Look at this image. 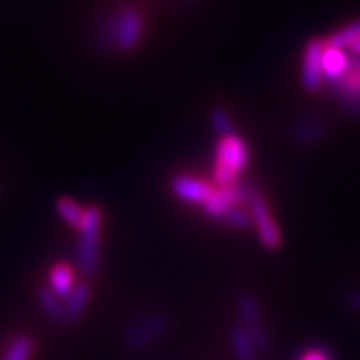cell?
Listing matches in <instances>:
<instances>
[{
  "instance_id": "cell-1",
  "label": "cell",
  "mask_w": 360,
  "mask_h": 360,
  "mask_svg": "<svg viewBox=\"0 0 360 360\" xmlns=\"http://www.w3.org/2000/svg\"><path fill=\"white\" fill-rule=\"evenodd\" d=\"M250 164V147L239 133L219 138L214 155L215 188H226L239 182V175Z\"/></svg>"
},
{
  "instance_id": "cell-2",
  "label": "cell",
  "mask_w": 360,
  "mask_h": 360,
  "mask_svg": "<svg viewBox=\"0 0 360 360\" xmlns=\"http://www.w3.org/2000/svg\"><path fill=\"white\" fill-rule=\"evenodd\" d=\"M101 232H103V212L96 204L86 206L76 247L77 270L85 278L94 276L98 269H100Z\"/></svg>"
},
{
  "instance_id": "cell-3",
  "label": "cell",
  "mask_w": 360,
  "mask_h": 360,
  "mask_svg": "<svg viewBox=\"0 0 360 360\" xmlns=\"http://www.w3.org/2000/svg\"><path fill=\"white\" fill-rule=\"evenodd\" d=\"M171 329V318L166 313H149L134 320L124 333V347L131 353H142L164 338Z\"/></svg>"
},
{
  "instance_id": "cell-4",
  "label": "cell",
  "mask_w": 360,
  "mask_h": 360,
  "mask_svg": "<svg viewBox=\"0 0 360 360\" xmlns=\"http://www.w3.org/2000/svg\"><path fill=\"white\" fill-rule=\"evenodd\" d=\"M236 313L241 320V326L248 331V335L254 340V346L259 353H266L272 346V337L270 331L266 329L263 311L257 302V296L252 290H239L236 294Z\"/></svg>"
},
{
  "instance_id": "cell-5",
  "label": "cell",
  "mask_w": 360,
  "mask_h": 360,
  "mask_svg": "<svg viewBox=\"0 0 360 360\" xmlns=\"http://www.w3.org/2000/svg\"><path fill=\"white\" fill-rule=\"evenodd\" d=\"M326 85L340 110L353 118H360V56L349 59V67L344 76Z\"/></svg>"
},
{
  "instance_id": "cell-6",
  "label": "cell",
  "mask_w": 360,
  "mask_h": 360,
  "mask_svg": "<svg viewBox=\"0 0 360 360\" xmlns=\"http://www.w3.org/2000/svg\"><path fill=\"white\" fill-rule=\"evenodd\" d=\"M247 206L250 210L252 219H254V228H256L261 245L266 250H280L281 245H283V236H281L280 228H278V223H276L272 214H270L269 202L259 193L257 188L252 191Z\"/></svg>"
},
{
  "instance_id": "cell-7",
  "label": "cell",
  "mask_w": 360,
  "mask_h": 360,
  "mask_svg": "<svg viewBox=\"0 0 360 360\" xmlns=\"http://www.w3.org/2000/svg\"><path fill=\"white\" fill-rule=\"evenodd\" d=\"M254 190H256V186L250 182H241V180L232 186H226V188H215L214 195L202 206V214L214 221H223L224 215L232 208L247 206Z\"/></svg>"
},
{
  "instance_id": "cell-8",
  "label": "cell",
  "mask_w": 360,
  "mask_h": 360,
  "mask_svg": "<svg viewBox=\"0 0 360 360\" xmlns=\"http://www.w3.org/2000/svg\"><path fill=\"white\" fill-rule=\"evenodd\" d=\"M116 15V50L124 53H133L146 34V19L138 8H124L114 11Z\"/></svg>"
},
{
  "instance_id": "cell-9",
  "label": "cell",
  "mask_w": 360,
  "mask_h": 360,
  "mask_svg": "<svg viewBox=\"0 0 360 360\" xmlns=\"http://www.w3.org/2000/svg\"><path fill=\"white\" fill-rule=\"evenodd\" d=\"M326 39H311L304 50V67H302V86L309 94H316L326 85L322 57L326 50Z\"/></svg>"
},
{
  "instance_id": "cell-10",
  "label": "cell",
  "mask_w": 360,
  "mask_h": 360,
  "mask_svg": "<svg viewBox=\"0 0 360 360\" xmlns=\"http://www.w3.org/2000/svg\"><path fill=\"white\" fill-rule=\"evenodd\" d=\"M171 191L176 199L186 204H199L204 206L214 195L215 186L202 179L191 175H176L171 180Z\"/></svg>"
},
{
  "instance_id": "cell-11",
  "label": "cell",
  "mask_w": 360,
  "mask_h": 360,
  "mask_svg": "<svg viewBox=\"0 0 360 360\" xmlns=\"http://www.w3.org/2000/svg\"><path fill=\"white\" fill-rule=\"evenodd\" d=\"M329 134V125L326 120L318 118V116H305L300 118L290 129V138L292 142L300 147H313L326 140Z\"/></svg>"
},
{
  "instance_id": "cell-12",
  "label": "cell",
  "mask_w": 360,
  "mask_h": 360,
  "mask_svg": "<svg viewBox=\"0 0 360 360\" xmlns=\"http://www.w3.org/2000/svg\"><path fill=\"white\" fill-rule=\"evenodd\" d=\"M92 300V287L86 281H81L74 287L67 300H65V323L74 326L83 318L86 307Z\"/></svg>"
},
{
  "instance_id": "cell-13",
  "label": "cell",
  "mask_w": 360,
  "mask_h": 360,
  "mask_svg": "<svg viewBox=\"0 0 360 360\" xmlns=\"http://www.w3.org/2000/svg\"><path fill=\"white\" fill-rule=\"evenodd\" d=\"M48 281H50V289L59 296V298L65 302V300L70 296V292L76 287V269L68 263H56V265L50 269V276H48Z\"/></svg>"
},
{
  "instance_id": "cell-14",
  "label": "cell",
  "mask_w": 360,
  "mask_h": 360,
  "mask_svg": "<svg viewBox=\"0 0 360 360\" xmlns=\"http://www.w3.org/2000/svg\"><path fill=\"white\" fill-rule=\"evenodd\" d=\"M322 65L326 83H331V81H337L338 77L346 74L347 67H349V57H347L346 50H338V48H333L329 44H326Z\"/></svg>"
},
{
  "instance_id": "cell-15",
  "label": "cell",
  "mask_w": 360,
  "mask_h": 360,
  "mask_svg": "<svg viewBox=\"0 0 360 360\" xmlns=\"http://www.w3.org/2000/svg\"><path fill=\"white\" fill-rule=\"evenodd\" d=\"M230 347L236 360H257L259 351L254 346V340L241 323L230 329Z\"/></svg>"
},
{
  "instance_id": "cell-16",
  "label": "cell",
  "mask_w": 360,
  "mask_h": 360,
  "mask_svg": "<svg viewBox=\"0 0 360 360\" xmlns=\"http://www.w3.org/2000/svg\"><path fill=\"white\" fill-rule=\"evenodd\" d=\"M37 302L39 307L53 323H65V302L48 285L37 290Z\"/></svg>"
},
{
  "instance_id": "cell-17",
  "label": "cell",
  "mask_w": 360,
  "mask_h": 360,
  "mask_svg": "<svg viewBox=\"0 0 360 360\" xmlns=\"http://www.w3.org/2000/svg\"><path fill=\"white\" fill-rule=\"evenodd\" d=\"M56 212L68 226L79 230L81 224H83L85 208L74 199H70V197H59V199L56 200Z\"/></svg>"
},
{
  "instance_id": "cell-18",
  "label": "cell",
  "mask_w": 360,
  "mask_h": 360,
  "mask_svg": "<svg viewBox=\"0 0 360 360\" xmlns=\"http://www.w3.org/2000/svg\"><path fill=\"white\" fill-rule=\"evenodd\" d=\"M360 39V20H353V22L346 24L344 28L337 30L335 34H331L326 39V43L338 50H346L351 48Z\"/></svg>"
},
{
  "instance_id": "cell-19",
  "label": "cell",
  "mask_w": 360,
  "mask_h": 360,
  "mask_svg": "<svg viewBox=\"0 0 360 360\" xmlns=\"http://www.w3.org/2000/svg\"><path fill=\"white\" fill-rule=\"evenodd\" d=\"M35 351V342L34 338L26 337H17L10 344V347L6 349V355L2 360H30Z\"/></svg>"
},
{
  "instance_id": "cell-20",
  "label": "cell",
  "mask_w": 360,
  "mask_h": 360,
  "mask_svg": "<svg viewBox=\"0 0 360 360\" xmlns=\"http://www.w3.org/2000/svg\"><path fill=\"white\" fill-rule=\"evenodd\" d=\"M210 122H212V127L217 133L219 138H226L236 134V125H233L232 118H230V114L223 109V107H215L210 112Z\"/></svg>"
},
{
  "instance_id": "cell-21",
  "label": "cell",
  "mask_w": 360,
  "mask_h": 360,
  "mask_svg": "<svg viewBox=\"0 0 360 360\" xmlns=\"http://www.w3.org/2000/svg\"><path fill=\"white\" fill-rule=\"evenodd\" d=\"M221 223L233 228V230H245V232L250 230V228H254V219H252L250 210H247L245 206H237V208L230 210V212L224 215Z\"/></svg>"
},
{
  "instance_id": "cell-22",
  "label": "cell",
  "mask_w": 360,
  "mask_h": 360,
  "mask_svg": "<svg viewBox=\"0 0 360 360\" xmlns=\"http://www.w3.org/2000/svg\"><path fill=\"white\" fill-rule=\"evenodd\" d=\"M331 359L333 356L329 347L322 346V344H314V346L305 347L296 360H331Z\"/></svg>"
},
{
  "instance_id": "cell-23",
  "label": "cell",
  "mask_w": 360,
  "mask_h": 360,
  "mask_svg": "<svg viewBox=\"0 0 360 360\" xmlns=\"http://www.w3.org/2000/svg\"><path fill=\"white\" fill-rule=\"evenodd\" d=\"M344 305H346L349 311L353 313H360V289L355 287V289H349L344 292Z\"/></svg>"
},
{
  "instance_id": "cell-24",
  "label": "cell",
  "mask_w": 360,
  "mask_h": 360,
  "mask_svg": "<svg viewBox=\"0 0 360 360\" xmlns=\"http://www.w3.org/2000/svg\"><path fill=\"white\" fill-rule=\"evenodd\" d=\"M349 50H351V52H353V56H360V39H359V41H356L355 44H353V46L349 48Z\"/></svg>"
}]
</instances>
